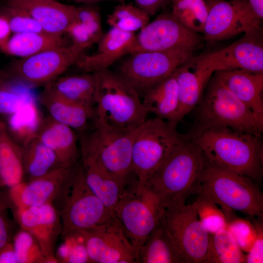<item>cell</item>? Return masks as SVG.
<instances>
[{"label":"cell","instance_id":"obj_1","mask_svg":"<svg viewBox=\"0 0 263 263\" xmlns=\"http://www.w3.org/2000/svg\"><path fill=\"white\" fill-rule=\"evenodd\" d=\"M209 164L200 147L188 138L175 147L155 170L147 186L164 207L185 203L202 192V179Z\"/></svg>","mask_w":263,"mask_h":263},{"label":"cell","instance_id":"obj_2","mask_svg":"<svg viewBox=\"0 0 263 263\" xmlns=\"http://www.w3.org/2000/svg\"><path fill=\"white\" fill-rule=\"evenodd\" d=\"M259 138L227 128H215L196 133L192 139L210 164L257 181L263 171V148Z\"/></svg>","mask_w":263,"mask_h":263},{"label":"cell","instance_id":"obj_3","mask_svg":"<svg viewBox=\"0 0 263 263\" xmlns=\"http://www.w3.org/2000/svg\"><path fill=\"white\" fill-rule=\"evenodd\" d=\"M94 74L96 87L94 122L117 129H132L146 120L148 113L139 94L127 80L108 69Z\"/></svg>","mask_w":263,"mask_h":263},{"label":"cell","instance_id":"obj_4","mask_svg":"<svg viewBox=\"0 0 263 263\" xmlns=\"http://www.w3.org/2000/svg\"><path fill=\"white\" fill-rule=\"evenodd\" d=\"M206 89L197 105L195 133L208 129L227 128L261 136L263 126L252 111L214 76Z\"/></svg>","mask_w":263,"mask_h":263},{"label":"cell","instance_id":"obj_5","mask_svg":"<svg viewBox=\"0 0 263 263\" xmlns=\"http://www.w3.org/2000/svg\"><path fill=\"white\" fill-rule=\"evenodd\" d=\"M56 197L60 218L61 237L93 227L107 220L114 212L109 210L87 183L81 161L73 167Z\"/></svg>","mask_w":263,"mask_h":263},{"label":"cell","instance_id":"obj_6","mask_svg":"<svg viewBox=\"0 0 263 263\" xmlns=\"http://www.w3.org/2000/svg\"><path fill=\"white\" fill-rule=\"evenodd\" d=\"M202 187L201 193L220 206L223 211L263 216V194L247 176L209 164L204 172Z\"/></svg>","mask_w":263,"mask_h":263},{"label":"cell","instance_id":"obj_7","mask_svg":"<svg viewBox=\"0 0 263 263\" xmlns=\"http://www.w3.org/2000/svg\"><path fill=\"white\" fill-rule=\"evenodd\" d=\"M92 132H78L79 146L94 154L124 188L134 178L132 150L137 129H121L94 122Z\"/></svg>","mask_w":263,"mask_h":263},{"label":"cell","instance_id":"obj_8","mask_svg":"<svg viewBox=\"0 0 263 263\" xmlns=\"http://www.w3.org/2000/svg\"><path fill=\"white\" fill-rule=\"evenodd\" d=\"M187 138L176 126L156 117L139 126L132 150V170L137 183L146 186L171 150Z\"/></svg>","mask_w":263,"mask_h":263},{"label":"cell","instance_id":"obj_9","mask_svg":"<svg viewBox=\"0 0 263 263\" xmlns=\"http://www.w3.org/2000/svg\"><path fill=\"white\" fill-rule=\"evenodd\" d=\"M164 210L157 196L134 178L124 188L114 212L139 251L158 224Z\"/></svg>","mask_w":263,"mask_h":263},{"label":"cell","instance_id":"obj_10","mask_svg":"<svg viewBox=\"0 0 263 263\" xmlns=\"http://www.w3.org/2000/svg\"><path fill=\"white\" fill-rule=\"evenodd\" d=\"M186 263H204L209 234L200 220L196 204H171L164 207L160 219Z\"/></svg>","mask_w":263,"mask_h":263},{"label":"cell","instance_id":"obj_11","mask_svg":"<svg viewBox=\"0 0 263 263\" xmlns=\"http://www.w3.org/2000/svg\"><path fill=\"white\" fill-rule=\"evenodd\" d=\"M87 49L74 44L51 49L19 58L3 70L32 88L45 87L75 65Z\"/></svg>","mask_w":263,"mask_h":263},{"label":"cell","instance_id":"obj_12","mask_svg":"<svg viewBox=\"0 0 263 263\" xmlns=\"http://www.w3.org/2000/svg\"><path fill=\"white\" fill-rule=\"evenodd\" d=\"M192 57L193 52L183 50L137 52L121 63L118 74L143 94Z\"/></svg>","mask_w":263,"mask_h":263},{"label":"cell","instance_id":"obj_13","mask_svg":"<svg viewBox=\"0 0 263 263\" xmlns=\"http://www.w3.org/2000/svg\"><path fill=\"white\" fill-rule=\"evenodd\" d=\"M80 231L91 263H139V251L115 213L103 223Z\"/></svg>","mask_w":263,"mask_h":263},{"label":"cell","instance_id":"obj_14","mask_svg":"<svg viewBox=\"0 0 263 263\" xmlns=\"http://www.w3.org/2000/svg\"><path fill=\"white\" fill-rule=\"evenodd\" d=\"M208 14L203 33L208 41L226 39L261 29V20L247 0H207Z\"/></svg>","mask_w":263,"mask_h":263},{"label":"cell","instance_id":"obj_15","mask_svg":"<svg viewBox=\"0 0 263 263\" xmlns=\"http://www.w3.org/2000/svg\"><path fill=\"white\" fill-rule=\"evenodd\" d=\"M201 42L198 33L184 26L171 14H162L140 30L131 54L173 50L193 52Z\"/></svg>","mask_w":263,"mask_h":263},{"label":"cell","instance_id":"obj_16","mask_svg":"<svg viewBox=\"0 0 263 263\" xmlns=\"http://www.w3.org/2000/svg\"><path fill=\"white\" fill-rule=\"evenodd\" d=\"M260 30L245 34L219 51L198 56L199 62L213 73L242 70L263 73V45L258 35Z\"/></svg>","mask_w":263,"mask_h":263},{"label":"cell","instance_id":"obj_17","mask_svg":"<svg viewBox=\"0 0 263 263\" xmlns=\"http://www.w3.org/2000/svg\"><path fill=\"white\" fill-rule=\"evenodd\" d=\"M15 217L21 228L30 233L38 243L45 263H58L55 244L62 231L58 212L52 203L40 206L15 207Z\"/></svg>","mask_w":263,"mask_h":263},{"label":"cell","instance_id":"obj_18","mask_svg":"<svg viewBox=\"0 0 263 263\" xmlns=\"http://www.w3.org/2000/svg\"><path fill=\"white\" fill-rule=\"evenodd\" d=\"M74 166H62L9 188V204L14 207H27L53 203Z\"/></svg>","mask_w":263,"mask_h":263},{"label":"cell","instance_id":"obj_19","mask_svg":"<svg viewBox=\"0 0 263 263\" xmlns=\"http://www.w3.org/2000/svg\"><path fill=\"white\" fill-rule=\"evenodd\" d=\"M6 4L26 12L51 35L63 36L77 19L76 6L56 0H7Z\"/></svg>","mask_w":263,"mask_h":263},{"label":"cell","instance_id":"obj_20","mask_svg":"<svg viewBox=\"0 0 263 263\" xmlns=\"http://www.w3.org/2000/svg\"><path fill=\"white\" fill-rule=\"evenodd\" d=\"M136 35L112 27L97 42L96 53L83 54L75 64L84 73H94L108 68L126 54H131Z\"/></svg>","mask_w":263,"mask_h":263},{"label":"cell","instance_id":"obj_21","mask_svg":"<svg viewBox=\"0 0 263 263\" xmlns=\"http://www.w3.org/2000/svg\"><path fill=\"white\" fill-rule=\"evenodd\" d=\"M178 85L179 108L176 125L200 102L211 78L212 71L193 56L175 70Z\"/></svg>","mask_w":263,"mask_h":263},{"label":"cell","instance_id":"obj_22","mask_svg":"<svg viewBox=\"0 0 263 263\" xmlns=\"http://www.w3.org/2000/svg\"><path fill=\"white\" fill-rule=\"evenodd\" d=\"M214 75L254 114L263 126V73L219 71Z\"/></svg>","mask_w":263,"mask_h":263},{"label":"cell","instance_id":"obj_23","mask_svg":"<svg viewBox=\"0 0 263 263\" xmlns=\"http://www.w3.org/2000/svg\"><path fill=\"white\" fill-rule=\"evenodd\" d=\"M79 149L87 184L104 206L114 212L123 186L94 154L84 147L79 146Z\"/></svg>","mask_w":263,"mask_h":263},{"label":"cell","instance_id":"obj_24","mask_svg":"<svg viewBox=\"0 0 263 263\" xmlns=\"http://www.w3.org/2000/svg\"><path fill=\"white\" fill-rule=\"evenodd\" d=\"M36 137L52 150L65 165L74 166L80 157L78 136L74 130L49 115L44 116Z\"/></svg>","mask_w":263,"mask_h":263},{"label":"cell","instance_id":"obj_25","mask_svg":"<svg viewBox=\"0 0 263 263\" xmlns=\"http://www.w3.org/2000/svg\"><path fill=\"white\" fill-rule=\"evenodd\" d=\"M96 87L95 74L84 73L59 76L43 90L66 101L95 108Z\"/></svg>","mask_w":263,"mask_h":263},{"label":"cell","instance_id":"obj_26","mask_svg":"<svg viewBox=\"0 0 263 263\" xmlns=\"http://www.w3.org/2000/svg\"><path fill=\"white\" fill-rule=\"evenodd\" d=\"M143 94L142 103L148 113L176 126L179 108L178 85L175 71L166 78L151 86Z\"/></svg>","mask_w":263,"mask_h":263},{"label":"cell","instance_id":"obj_27","mask_svg":"<svg viewBox=\"0 0 263 263\" xmlns=\"http://www.w3.org/2000/svg\"><path fill=\"white\" fill-rule=\"evenodd\" d=\"M39 104L54 120L78 132L88 131L95 117V108L72 103L52 95L43 90L38 95Z\"/></svg>","mask_w":263,"mask_h":263},{"label":"cell","instance_id":"obj_28","mask_svg":"<svg viewBox=\"0 0 263 263\" xmlns=\"http://www.w3.org/2000/svg\"><path fill=\"white\" fill-rule=\"evenodd\" d=\"M138 261L140 263H186L160 221L139 248Z\"/></svg>","mask_w":263,"mask_h":263},{"label":"cell","instance_id":"obj_29","mask_svg":"<svg viewBox=\"0 0 263 263\" xmlns=\"http://www.w3.org/2000/svg\"><path fill=\"white\" fill-rule=\"evenodd\" d=\"M62 36L47 33L12 34L0 51L9 56L25 58L41 52L65 46Z\"/></svg>","mask_w":263,"mask_h":263},{"label":"cell","instance_id":"obj_30","mask_svg":"<svg viewBox=\"0 0 263 263\" xmlns=\"http://www.w3.org/2000/svg\"><path fill=\"white\" fill-rule=\"evenodd\" d=\"M39 104L38 99L27 102L18 111L7 116L4 121L9 135L22 147L36 137L43 121L44 116Z\"/></svg>","mask_w":263,"mask_h":263},{"label":"cell","instance_id":"obj_31","mask_svg":"<svg viewBox=\"0 0 263 263\" xmlns=\"http://www.w3.org/2000/svg\"><path fill=\"white\" fill-rule=\"evenodd\" d=\"M23 148L24 182L42 176L64 165L56 153L35 137Z\"/></svg>","mask_w":263,"mask_h":263},{"label":"cell","instance_id":"obj_32","mask_svg":"<svg viewBox=\"0 0 263 263\" xmlns=\"http://www.w3.org/2000/svg\"><path fill=\"white\" fill-rule=\"evenodd\" d=\"M0 177L9 188L24 182L23 148L10 137L5 126L0 132Z\"/></svg>","mask_w":263,"mask_h":263},{"label":"cell","instance_id":"obj_33","mask_svg":"<svg viewBox=\"0 0 263 263\" xmlns=\"http://www.w3.org/2000/svg\"><path fill=\"white\" fill-rule=\"evenodd\" d=\"M35 89L0 70V114L11 115L27 102L38 99Z\"/></svg>","mask_w":263,"mask_h":263},{"label":"cell","instance_id":"obj_34","mask_svg":"<svg viewBox=\"0 0 263 263\" xmlns=\"http://www.w3.org/2000/svg\"><path fill=\"white\" fill-rule=\"evenodd\" d=\"M245 263L246 255L227 228L209 234L208 250L204 263Z\"/></svg>","mask_w":263,"mask_h":263},{"label":"cell","instance_id":"obj_35","mask_svg":"<svg viewBox=\"0 0 263 263\" xmlns=\"http://www.w3.org/2000/svg\"><path fill=\"white\" fill-rule=\"evenodd\" d=\"M207 14L205 0H173L171 15L190 30L203 33Z\"/></svg>","mask_w":263,"mask_h":263},{"label":"cell","instance_id":"obj_36","mask_svg":"<svg viewBox=\"0 0 263 263\" xmlns=\"http://www.w3.org/2000/svg\"><path fill=\"white\" fill-rule=\"evenodd\" d=\"M149 14L136 5L119 3L107 16V22L112 27L126 32L141 30L150 21Z\"/></svg>","mask_w":263,"mask_h":263},{"label":"cell","instance_id":"obj_37","mask_svg":"<svg viewBox=\"0 0 263 263\" xmlns=\"http://www.w3.org/2000/svg\"><path fill=\"white\" fill-rule=\"evenodd\" d=\"M63 240L56 256L58 263H90L85 240L80 230L75 231L62 237Z\"/></svg>","mask_w":263,"mask_h":263},{"label":"cell","instance_id":"obj_38","mask_svg":"<svg viewBox=\"0 0 263 263\" xmlns=\"http://www.w3.org/2000/svg\"><path fill=\"white\" fill-rule=\"evenodd\" d=\"M12 243L18 263H45L38 243L28 231L20 228L15 233Z\"/></svg>","mask_w":263,"mask_h":263},{"label":"cell","instance_id":"obj_39","mask_svg":"<svg viewBox=\"0 0 263 263\" xmlns=\"http://www.w3.org/2000/svg\"><path fill=\"white\" fill-rule=\"evenodd\" d=\"M200 220L209 234L227 228V221L225 215L217 205L204 194H199L195 201Z\"/></svg>","mask_w":263,"mask_h":263},{"label":"cell","instance_id":"obj_40","mask_svg":"<svg viewBox=\"0 0 263 263\" xmlns=\"http://www.w3.org/2000/svg\"><path fill=\"white\" fill-rule=\"evenodd\" d=\"M0 13L7 19L12 34L45 32L33 17L20 9L6 3L0 8Z\"/></svg>","mask_w":263,"mask_h":263},{"label":"cell","instance_id":"obj_41","mask_svg":"<svg viewBox=\"0 0 263 263\" xmlns=\"http://www.w3.org/2000/svg\"><path fill=\"white\" fill-rule=\"evenodd\" d=\"M227 228L232 233L243 251L248 253L257 238L255 225L249 221L236 218L227 221Z\"/></svg>","mask_w":263,"mask_h":263},{"label":"cell","instance_id":"obj_42","mask_svg":"<svg viewBox=\"0 0 263 263\" xmlns=\"http://www.w3.org/2000/svg\"><path fill=\"white\" fill-rule=\"evenodd\" d=\"M65 33L70 37L73 44L82 46L88 49L94 44L97 43L102 36L77 19L69 25Z\"/></svg>","mask_w":263,"mask_h":263},{"label":"cell","instance_id":"obj_43","mask_svg":"<svg viewBox=\"0 0 263 263\" xmlns=\"http://www.w3.org/2000/svg\"><path fill=\"white\" fill-rule=\"evenodd\" d=\"M9 206L7 198L0 191V251L12 242L15 234L14 225L8 213Z\"/></svg>","mask_w":263,"mask_h":263},{"label":"cell","instance_id":"obj_44","mask_svg":"<svg viewBox=\"0 0 263 263\" xmlns=\"http://www.w3.org/2000/svg\"><path fill=\"white\" fill-rule=\"evenodd\" d=\"M77 20L84 23L99 34H103L100 8L94 4H82L76 6Z\"/></svg>","mask_w":263,"mask_h":263},{"label":"cell","instance_id":"obj_45","mask_svg":"<svg viewBox=\"0 0 263 263\" xmlns=\"http://www.w3.org/2000/svg\"><path fill=\"white\" fill-rule=\"evenodd\" d=\"M260 217L254 222L257 230V238L251 249L246 255V263H263V225Z\"/></svg>","mask_w":263,"mask_h":263},{"label":"cell","instance_id":"obj_46","mask_svg":"<svg viewBox=\"0 0 263 263\" xmlns=\"http://www.w3.org/2000/svg\"><path fill=\"white\" fill-rule=\"evenodd\" d=\"M136 5L147 12L149 15H154L162 5L164 0H134Z\"/></svg>","mask_w":263,"mask_h":263},{"label":"cell","instance_id":"obj_47","mask_svg":"<svg viewBox=\"0 0 263 263\" xmlns=\"http://www.w3.org/2000/svg\"><path fill=\"white\" fill-rule=\"evenodd\" d=\"M0 263H18L12 242L0 251Z\"/></svg>","mask_w":263,"mask_h":263},{"label":"cell","instance_id":"obj_48","mask_svg":"<svg viewBox=\"0 0 263 263\" xmlns=\"http://www.w3.org/2000/svg\"><path fill=\"white\" fill-rule=\"evenodd\" d=\"M12 34L7 19L0 13V48L6 42Z\"/></svg>","mask_w":263,"mask_h":263},{"label":"cell","instance_id":"obj_49","mask_svg":"<svg viewBox=\"0 0 263 263\" xmlns=\"http://www.w3.org/2000/svg\"><path fill=\"white\" fill-rule=\"evenodd\" d=\"M252 10L257 17L263 19V0H247Z\"/></svg>","mask_w":263,"mask_h":263},{"label":"cell","instance_id":"obj_50","mask_svg":"<svg viewBox=\"0 0 263 263\" xmlns=\"http://www.w3.org/2000/svg\"><path fill=\"white\" fill-rule=\"evenodd\" d=\"M75 2L82 4H95L102 1H113L121 3L125 2L126 0H71Z\"/></svg>","mask_w":263,"mask_h":263},{"label":"cell","instance_id":"obj_51","mask_svg":"<svg viewBox=\"0 0 263 263\" xmlns=\"http://www.w3.org/2000/svg\"><path fill=\"white\" fill-rule=\"evenodd\" d=\"M5 124L4 121L0 120V132L5 127Z\"/></svg>","mask_w":263,"mask_h":263},{"label":"cell","instance_id":"obj_52","mask_svg":"<svg viewBox=\"0 0 263 263\" xmlns=\"http://www.w3.org/2000/svg\"><path fill=\"white\" fill-rule=\"evenodd\" d=\"M4 185L0 177V189L2 188L3 187H4Z\"/></svg>","mask_w":263,"mask_h":263},{"label":"cell","instance_id":"obj_53","mask_svg":"<svg viewBox=\"0 0 263 263\" xmlns=\"http://www.w3.org/2000/svg\"><path fill=\"white\" fill-rule=\"evenodd\" d=\"M56 0L60 1V0Z\"/></svg>","mask_w":263,"mask_h":263}]
</instances>
